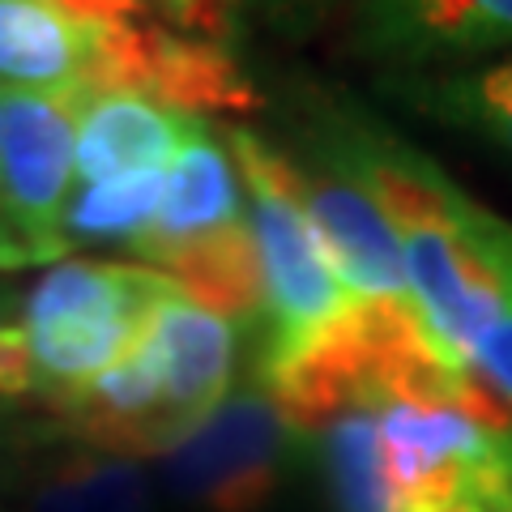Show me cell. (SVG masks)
<instances>
[{
	"instance_id": "1",
	"label": "cell",
	"mask_w": 512,
	"mask_h": 512,
	"mask_svg": "<svg viewBox=\"0 0 512 512\" xmlns=\"http://www.w3.org/2000/svg\"><path fill=\"white\" fill-rule=\"evenodd\" d=\"M325 158L372 192L402 244L414 308L444 355L470 367L478 338L500 312L512 222L474 205L427 154L367 116H333Z\"/></svg>"
},
{
	"instance_id": "2",
	"label": "cell",
	"mask_w": 512,
	"mask_h": 512,
	"mask_svg": "<svg viewBox=\"0 0 512 512\" xmlns=\"http://www.w3.org/2000/svg\"><path fill=\"white\" fill-rule=\"evenodd\" d=\"M171 291L150 265L60 261L22 299V333L39 402L56 414L137 346L154 303Z\"/></svg>"
},
{
	"instance_id": "3",
	"label": "cell",
	"mask_w": 512,
	"mask_h": 512,
	"mask_svg": "<svg viewBox=\"0 0 512 512\" xmlns=\"http://www.w3.org/2000/svg\"><path fill=\"white\" fill-rule=\"evenodd\" d=\"M227 146L239 167V180H244L248 222L256 235V252H261V359H278L312 342L320 329H329L350 308V291L333 274L329 252L303 214L291 154L274 150L248 128H231Z\"/></svg>"
},
{
	"instance_id": "4",
	"label": "cell",
	"mask_w": 512,
	"mask_h": 512,
	"mask_svg": "<svg viewBox=\"0 0 512 512\" xmlns=\"http://www.w3.org/2000/svg\"><path fill=\"white\" fill-rule=\"evenodd\" d=\"M299 431L261 384L231 389L210 419L163 457V487L192 512H261L282 487Z\"/></svg>"
},
{
	"instance_id": "5",
	"label": "cell",
	"mask_w": 512,
	"mask_h": 512,
	"mask_svg": "<svg viewBox=\"0 0 512 512\" xmlns=\"http://www.w3.org/2000/svg\"><path fill=\"white\" fill-rule=\"evenodd\" d=\"M94 94H137L197 120L261 111V90L227 43L180 35L154 18L99 22Z\"/></svg>"
},
{
	"instance_id": "6",
	"label": "cell",
	"mask_w": 512,
	"mask_h": 512,
	"mask_svg": "<svg viewBox=\"0 0 512 512\" xmlns=\"http://www.w3.org/2000/svg\"><path fill=\"white\" fill-rule=\"evenodd\" d=\"M82 99L5 90L0 128V222L35 265L69 252L64 210L77 180Z\"/></svg>"
},
{
	"instance_id": "7",
	"label": "cell",
	"mask_w": 512,
	"mask_h": 512,
	"mask_svg": "<svg viewBox=\"0 0 512 512\" xmlns=\"http://www.w3.org/2000/svg\"><path fill=\"white\" fill-rule=\"evenodd\" d=\"M13 512H154V483L133 457L90 448L69 427H13Z\"/></svg>"
},
{
	"instance_id": "8",
	"label": "cell",
	"mask_w": 512,
	"mask_h": 512,
	"mask_svg": "<svg viewBox=\"0 0 512 512\" xmlns=\"http://www.w3.org/2000/svg\"><path fill=\"white\" fill-rule=\"evenodd\" d=\"M295 188L350 299H410L402 244L355 175L320 154L316 167L295 163Z\"/></svg>"
},
{
	"instance_id": "9",
	"label": "cell",
	"mask_w": 512,
	"mask_h": 512,
	"mask_svg": "<svg viewBox=\"0 0 512 512\" xmlns=\"http://www.w3.org/2000/svg\"><path fill=\"white\" fill-rule=\"evenodd\" d=\"M137 346L154 363L175 423L192 436L210 414L227 402L235 380V325L192 303L180 286L154 303Z\"/></svg>"
},
{
	"instance_id": "10",
	"label": "cell",
	"mask_w": 512,
	"mask_h": 512,
	"mask_svg": "<svg viewBox=\"0 0 512 512\" xmlns=\"http://www.w3.org/2000/svg\"><path fill=\"white\" fill-rule=\"evenodd\" d=\"M359 47L414 69L483 60L512 47V0H363Z\"/></svg>"
},
{
	"instance_id": "11",
	"label": "cell",
	"mask_w": 512,
	"mask_h": 512,
	"mask_svg": "<svg viewBox=\"0 0 512 512\" xmlns=\"http://www.w3.org/2000/svg\"><path fill=\"white\" fill-rule=\"evenodd\" d=\"M248 222V197L244 180L231 150L222 141L210 137V128H197L184 150L175 154V163L167 167V188L158 201V214L150 222V231L133 239V248L141 261H150V269L163 256L205 244L214 235H227Z\"/></svg>"
},
{
	"instance_id": "12",
	"label": "cell",
	"mask_w": 512,
	"mask_h": 512,
	"mask_svg": "<svg viewBox=\"0 0 512 512\" xmlns=\"http://www.w3.org/2000/svg\"><path fill=\"white\" fill-rule=\"evenodd\" d=\"M99 22L73 18L47 0H0V86L56 99L94 94Z\"/></svg>"
},
{
	"instance_id": "13",
	"label": "cell",
	"mask_w": 512,
	"mask_h": 512,
	"mask_svg": "<svg viewBox=\"0 0 512 512\" xmlns=\"http://www.w3.org/2000/svg\"><path fill=\"white\" fill-rule=\"evenodd\" d=\"M205 120L137 94H94L77 116V188L116 175L167 171Z\"/></svg>"
},
{
	"instance_id": "14",
	"label": "cell",
	"mask_w": 512,
	"mask_h": 512,
	"mask_svg": "<svg viewBox=\"0 0 512 512\" xmlns=\"http://www.w3.org/2000/svg\"><path fill=\"white\" fill-rule=\"evenodd\" d=\"M389 90L419 116L470 133L512 158V56L478 60L466 69L397 77Z\"/></svg>"
},
{
	"instance_id": "15",
	"label": "cell",
	"mask_w": 512,
	"mask_h": 512,
	"mask_svg": "<svg viewBox=\"0 0 512 512\" xmlns=\"http://www.w3.org/2000/svg\"><path fill=\"white\" fill-rule=\"evenodd\" d=\"M320 466L338 512H393L389 466L372 406H350L316 431Z\"/></svg>"
},
{
	"instance_id": "16",
	"label": "cell",
	"mask_w": 512,
	"mask_h": 512,
	"mask_svg": "<svg viewBox=\"0 0 512 512\" xmlns=\"http://www.w3.org/2000/svg\"><path fill=\"white\" fill-rule=\"evenodd\" d=\"M167 188V171L116 175L103 184H82L64 210V239L73 244H133L150 231Z\"/></svg>"
},
{
	"instance_id": "17",
	"label": "cell",
	"mask_w": 512,
	"mask_h": 512,
	"mask_svg": "<svg viewBox=\"0 0 512 512\" xmlns=\"http://www.w3.org/2000/svg\"><path fill=\"white\" fill-rule=\"evenodd\" d=\"M39 397L35 363L22 333V303L9 286H0V410H18Z\"/></svg>"
},
{
	"instance_id": "18",
	"label": "cell",
	"mask_w": 512,
	"mask_h": 512,
	"mask_svg": "<svg viewBox=\"0 0 512 512\" xmlns=\"http://www.w3.org/2000/svg\"><path fill=\"white\" fill-rule=\"evenodd\" d=\"M137 5L146 18L180 30V35L222 43L235 30V18L248 0H137Z\"/></svg>"
},
{
	"instance_id": "19",
	"label": "cell",
	"mask_w": 512,
	"mask_h": 512,
	"mask_svg": "<svg viewBox=\"0 0 512 512\" xmlns=\"http://www.w3.org/2000/svg\"><path fill=\"white\" fill-rule=\"evenodd\" d=\"M470 367L512 406V265L504 269L500 312H495V320L487 325V333L478 338L474 355H470Z\"/></svg>"
},
{
	"instance_id": "20",
	"label": "cell",
	"mask_w": 512,
	"mask_h": 512,
	"mask_svg": "<svg viewBox=\"0 0 512 512\" xmlns=\"http://www.w3.org/2000/svg\"><path fill=\"white\" fill-rule=\"evenodd\" d=\"M22 265H35V261H30L26 248H22L13 235H9L5 222H0V269H22Z\"/></svg>"
},
{
	"instance_id": "21",
	"label": "cell",
	"mask_w": 512,
	"mask_h": 512,
	"mask_svg": "<svg viewBox=\"0 0 512 512\" xmlns=\"http://www.w3.org/2000/svg\"><path fill=\"white\" fill-rule=\"evenodd\" d=\"M9 470H13V431H0V504L9 495Z\"/></svg>"
},
{
	"instance_id": "22",
	"label": "cell",
	"mask_w": 512,
	"mask_h": 512,
	"mask_svg": "<svg viewBox=\"0 0 512 512\" xmlns=\"http://www.w3.org/2000/svg\"><path fill=\"white\" fill-rule=\"evenodd\" d=\"M0 128H5V90H0Z\"/></svg>"
},
{
	"instance_id": "23",
	"label": "cell",
	"mask_w": 512,
	"mask_h": 512,
	"mask_svg": "<svg viewBox=\"0 0 512 512\" xmlns=\"http://www.w3.org/2000/svg\"><path fill=\"white\" fill-rule=\"evenodd\" d=\"M448 512H474V508H448Z\"/></svg>"
},
{
	"instance_id": "24",
	"label": "cell",
	"mask_w": 512,
	"mask_h": 512,
	"mask_svg": "<svg viewBox=\"0 0 512 512\" xmlns=\"http://www.w3.org/2000/svg\"><path fill=\"white\" fill-rule=\"evenodd\" d=\"M0 512H13V508H0Z\"/></svg>"
}]
</instances>
